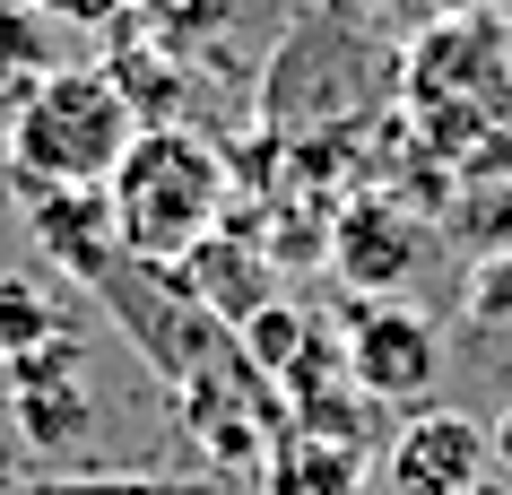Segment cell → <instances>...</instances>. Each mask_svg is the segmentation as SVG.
<instances>
[{
    "label": "cell",
    "mask_w": 512,
    "mask_h": 495,
    "mask_svg": "<svg viewBox=\"0 0 512 495\" xmlns=\"http://www.w3.org/2000/svg\"><path fill=\"white\" fill-rule=\"evenodd\" d=\"M478 478H495V452L460 409H417L382 452V495H469Z\"/></svg>",
    "instance_id": "cell-5"
},
{
    "label": "cell",
    "mask_w": 512,
    "mask_h": 495,
    "mask_svg": "<svg viewBox=\"0 0 512 495\" xmlns=\"http://www.w3.org/2000/svg\"><path fill=\"white\" fill-rule=\"evenodd\" d=\"M426 261V235L417 218H400L391 200H356L339 218V278H348L365 304H391V287H408Z\"/></svg>",
    "instance_id": "cell-6"
},
{
    "label": "cell",
    "mask_w": 512,
    "mask_h": 495,
    "mask_svg": "<svg viewBox=\"0 0 512 495\" xmlns=\"http://www.w3.org/2000/svg\"><path fill=\"white\" fill-rule=\"evenodd\" d=\"M408 96H417V122L434 131V148H478L512 113L504 35L486 27V18H443V27H426V44L408 53Z\"/></svg>",
    "instance_id": "cell-3"
},
{
    "label": "cell",
    "mask_w": 512,
    "mask_h": 495,
    "mask_svg": "<svg viewBox=\"0 0 512 495\" xmlns=\"http://www.w3.org/2000/svg\"><path fill=\"white\" fill-rule=\"evenodd\" d=\"M53 339V313H44V296H35L27 278H0V357L18 365V357H35Z\"/></svg>",
    "instance_id": "cell-9"
},
{
    "label": "cell",
    "mask_w": 512,
    "mask_h": 495,
    "mask_svg": "<svg viewBox=\"0 0 512 495\" xmlns=\"http://www.w3.org/2000/svg\"><path fill=\"white\" fill-rule=\"evenodd\" d=\"M139 131H148L139 96L113 70L61 61L35 87H18V105H9V165H18L27 192H105Z\"/></svg>",
    "instance_id": "cell-1"
},
{
    "label": "cell",
    "mask_w": 512,
    "mask_h": 495,
    "mask_svg": "<svg viewBox=\"0 0 512 495\" xmlns=\"http://www.w3.org/2000/svg\"><path fill=\"white\" fill-rule=\"evenodd\" d=\"M443 374V339L417 304H365L348 330V383L374 409H417Z\"/></svg>",
    "instance_id": "cell-4"
},
{
    "label": "cell",
    "mask_w": 512,
    "mask_h": 495,
    "mask_svg": "<svg viewBox=\"0 0 512 495\" xmlns=\"http://www.w3.org/2000/svg\"><path fill=\"white\" fill-rule=\"evenodd\" d=\"M105 218L131 261H191L226 218V165L191 131H139L105 183Z\"/></svg>",
    "instance_id": "cell-2"
},
{
    "label": "cell",
    "mask_w": 512,
    "mask_h": 495,
    "mask_svg": "<svg viewBox=\"0 0 512 495\" xmlns=\"http://www.w3.org/2000/svg\"><path fill=\"white\" fill-rule=\"evenodd\" d=\"M44 44H53V35H44V18H35L27 0H0V87H9V96L53 70V61H44Z\"/></svg>",
    "instance_id": "cell-8"
},
{
    "label": "cell",
    "mask_w": 512,
    "mask_h": 495,
    "mask_svg": "<svg viewBox=\"0 0 512 495\" xmlns=\"http://www.w3.org/2000/svg\"><path fill=\"white\" fill-rule=\"evenodd\" d=\"M9 409H18V374H9V357H0V426H9Z\"/></svg>",
    "instance_id": "cell-12"
},
{
    "label": "cell",
    "mask_w": 512,
    "mask_h": 495,
    "mask_svg": "<svg viewBox=\"0 0 512 495\" xmlns=\"http://www.w3.org/2000/svg\"><path fill=\"white\" fill-rule=\"evenodd\" d=\"M44 27H113V18H131L139 0H27Z\"/></svg>",
    "instance_id": "cell-10"
},
{
    "label": "cell",
    "mask_w": 512,
    "mask_h": 495,
    "mask_svg": "<svg viewBox=\"0 0 512 495\" xmlns=\"http://www.w3.org/2000/svg\"><path fill=\"white\" fill-rule=\"evenodd\" d=\"M486 452H495V478H512V391H504V409H495V426H486Z\"/></svg>",
    "instance_id": "cell-11"
},
{
    "label": "cell",
    "mask_w": 512,
    "mask_h": 495,
    "mask_svg": "<svg viewBox=\"0 0 512 495\" xmlns=\"http://www.w3.org/2000/svg\"><path fill=\"white\" fill-rule=\"evenodd\" d=\"M469 495H512V478H478V487H469Z\"/></svg>",
    "instance_id": "cell-14"
},
{
    "label": "cell",
    "mask_w": 512,
    "mask_h": 495,
    "mask_svg": "<svg viewBox=\"0 0 512 495\" xmlns=\"http://www.w3.org/2000/svg\"><path fill=\"white\" fill-rule=\"evenodd\" d=\"M270 495H365V443H330V435H278L270 469H261Z\"/></svg>",
    "instance_id": "cell-7"
},
{
    "label": "cell",
    "mask_w": 512,
    "mask_h": 495,
    "mask_svg": "<svg viewBox=\"0 0 512 495\" xmlns=\"http://www.w3.org/2000/svg\"><path fill=\"white\" fill-rule=\"evenodd\" d=\"M426 9H443V18H478V0H426Z\"/></svg>",
    "instance_id": "cell-13"
}]
</instances>
